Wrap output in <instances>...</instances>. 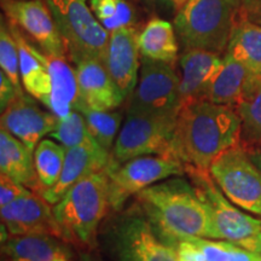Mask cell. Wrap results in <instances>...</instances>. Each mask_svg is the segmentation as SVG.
Listing matches in <instances>:
<instances>
[{
	"label": "cell",
	"mask_w": 261,
	"mask_h": 261,
	"mask_svg": "<svg viewBox=\"0 0 261 261\" xmlns=\"http://www.w3.org/2000/svg\"><path fill=\"white\" fill-rule=\"evenodd\" d=\"M241 0H188L179 9L174 28L185 51L198 48L223 54L240 22Z\"/></svg>",
	"instance_id": "cell-4"
},
{
	"label": "cell",
	"mask_w": 261,
	"mask_h": 261,
	"mask_svg": "<svg viewBox=\"0 0 261 261\" xmlns=\"http://www.w3.org/2000/svg\"><path fill=\"white\" fill-rule=\"evenodd\" d=\"M140 74L127 114L177 119L180 110L179 74L174 65L142 57Z\"/></svg>",
	"instance_id": "cell-7"
},
{
	"label": "cell",
	"mask_w": 261,
	"mask_h": 261,
	"mask_svg": "<svg viewBox=\"0 0 261 261\" xmlns=\"http://www.w3.org/2000/svg\"><path fill=\"white\" fill-rule=\"evenodd\" d=\"M188 0H173V3H174V5H175V8H177L178 10L181 8L182 5L185 4V3H187Z\"/></svg>",
	"instance_id": "cell-39"
},
{
	"label": "cell",
	"mask_w": 261,
	"mask_h": 261,
	"mask_svg": "<svg viewBox=\"0 0 261 261\" xmlns=\"http://www.w3.org/2000/svg\"><path fill=\"white\" fill-rule=\"evenodd\" d=\"M52 208L65 242L93 249L98 226L110 208L107 168L76 182Z\"/></svg>",
	"instance_id": "cell-3"
},
{
	"label": "cell",
	"mask_w": 261,
	"mask_h": 261,
	"mask_svg": "<svg viewBox=\"0 0 261 261\" xmlns=\"http://www.w3.org/2000/svg\"><path fill=\"white\" fill-rule=\"evenodd\" d=\"M198 195L210 208L215 240H224L261 255V220L244 213L218 189L210 171L185 167Z\"/></svg>",
	"instance_id": "cell-5"
},
{
	"label": "cell",
	"mask_w": 261,
	"mask_h": 261,
	"mask_svg": "<svg viewBox=\"0 0 261 261\" xmlns=\"http://www.w3.org/2000/svg\"><path fill=\"white\" fill-rule=\"evenodd\" d=\"M50 138L56 140L65 149L74 146L102 148L90 133L84 115L77 110H73L63 119H58L56 128L50 135Z\"/></svg>",
	"instance_id": "cell-28"
},
{
	"label": "cell",
	"mask_w": 261,
	"mask_h": 261,
	"mask_svg": "<svg viewBox=\"0 0 261 261\" xmlns=\"http://www.w3.org/2000/svg\"><path fill=\"white\" fill-rule=\"evenodd\" d=\"M224 57L215 52L192 48L179 58L180 108L185 104L205 100L214 77L223 65Z\"/></svg>",
	"instance_id": "cell-16"
},
{
	"label": "cell",
	"mask_w": 261,
	"mask_h": 261,
	"mask_svg": "<svg viewBox=\"0 0 261 261\" xmlns=\"http://www.w3.org/2000/svg\"><path fill=\"white\" fill-rule=\"evenodd\" d=\"M81 107L110 112L120 107L125 97L114 83L102 61L86 60L75 64Z\"/></svg>",
	"instance_id": "cell-17"
},
{
	"label": "cell",
	"mask_w": 261,
	"mask_h": 261,
	"mask_svg": "<svg viewBox=\"0 0 261 261\" xmlns=\"http://www.w3.org/2000/svg\"><path fill=\"white\" fill-rule=\"evenodd\" d=\"M234 109L242 122L240 145L244 150L261 146V76L254 75Z\"/></svg>",
	"instance_id": "cell-26"
},
{
	"label": "cell",
	"mask_w": 261,
	"mask_h": 261,
	"mask_svg": "<svg viewBox=\"0 0 261 261\" xmlns=\"http://www.w3.org/2000/svg\"><path fill=\"white\" fill-rule=\"evenodd\" d=\"M177 261H205V257L196 243L195 237H189L179 241L174 248Z\"/></svg>",
	"instance_id": "cell-34"
},
{
	"label": "cell",
	"mask_w": 261,
	"mask_h": 261,
	"mask_svg": "<svg viewBox=\"0 0 261 261\" xmlns=\"http://www.w3.org/2000/svg\"><path fill=\"white\" fill-rule=\"evenodd\" d=\"M0 65H2V70L15 85L16 90L19 93H23L21 86L17 42L10 28L5 27L4 22H2V31H0Z\"/></svg>",
	"instance_id": "cell-32"
},
{
	"label": "cell",
	"mask_w": 261,
	"mask_h": 261,
	"mask_svg": "<svg viewBox=\"0 0 261 261\" xmlns=\"http://www.w3.org/2000/svg\"><path fill=\"white\" fill-rule=\"evenodd\" d=\"M2 9L10 22L27 33L42 52L67 57L63 38L45 0H2Z\"/></svg>",
	"instance_id": "cell-12"
},
{
	"label": "cell",
	"mask_w": 261,
	"mask_h": 261,
	"mask_svg": "<svg viewBox=\"0 0 261 261\" xmlns=\"http://www.w3.org/2000/svg\"><path fill=\"white\" fill-rule=\"evenodd\" d=\"M247 154L249 155L250 160H252L254 165L256 166L257 169L261 172V146H256V148H252L249 150H246Z\"/></svg>",
	"instance_id": "cell-37"
},
{
	"label": "cell",
	"mask_w": 261,
	"mask_h": 261,
	"mask_svg": "<svg viewBox=\"0 0 261 261\" xmlns=\"http://www.w3.org/2000/svg\"><path fill=\"white\" fill-rule=\"evenodd\" d=\"M177 119L128 115L117 135L110 162L120 165L146 155L175 158L174 129Z\"/></svg>",
	"instance_id": "cell-10"
},
{
	"label": "cell",
	"mask_w": 261,
	"mask_h": 261,
	"mask_svg": "<svg viewBox=\"0 0 261 261\" xmlns=\"http://www.w3.org/2000/svg\"><path fill=\"white\" fill-rule=\"evenodd\" d=\"M225 54L261 76V25L249 21L238 22Z\"/></svg>",
	"instance_id": "cell-25"
},
{
	"label": "cell",
	"mask_w": 261,
	"mask_h": 261,
	"mask_svg": "<svg viewBox=\"0 0 261 261\" xmlns=\"http://www.w3.org/2000/svg\"><path fill=\"white\" fill-rule=\"evenodd\" d=\"M210 173L226 197L242 210L261 215V172L240 144L212 162Z\"/></svg>",
	"instance_id": "cell-11"
},
{
	"label": "cell",
	"mask_w": 261,
	"mask_h": 261,
	"mask_svg": "<svg viewBox=\"0 0 261 261\" xmlns=\"http://www.w3.org/2000/svg\"><path fill=\"white\" fill-rule=\"evenodd\" d=\"M138 34L135 27H125L110 32L103 58V64L108 73L125 99L132 94L138 83L140 68Z\"/></svg>",
	"instance_id": "cell-15"
},
{
	"label": "cell",
	"mask_w": 261,
	"mask_h": 261,
	"mask_svg": "<svg viewBox=\"0 0 261 261\" xmlns=\"http://www.w3.org/2000/svg\"><path fill=\"white\" fill-rule=\"evenodd\" d=\"M33 98L24 92L17 94L2 113L0 125L34 151L39 142L56 128L58 117L42 110Z\"/></svg>",
	"instance_id": "cell-14"
},
{
	"label": "cell",
	"mask_w": 261,
	"mask_h": 261,
	"mask_svg": "<svg viewBox=\"0 0 261 261\" xmlns=\"http://www.w3.org/2000/svg\"><path fill=\"white\" fill-rule=\"evenodd\" d=\"M110 162V154L103 148L74 146L67 149V156L61 177L54 187L42 189L40 195L52 205L63 197L65 192L76 182L93 173L104 171Z\"/></svg>",
	"instance_id": "cell-18"
},
{
	"label": "cell",
	"mask_w": 261,
	"mask_h": 261,
	"mask_svg": "<svg viewBox=\"0 0 261 261\" xmlns=\"http://www.w3.org/2000/svg\"><path fill=\"white\" fill-rule=\"evenodd\" d=\"M64 41L65 56L71 63L102 61L110 32L100 24L86 0H45Z\"/></svg>",
	"instance_id": "cell-6"
},
{
	"label": "cell",
	"mask_w": 261,
	"mask_h": 261,
	"mask_svg": "<svg viewBox=\"0 0 261 261\" xmlns=\"http://www.w3.org/2000/svg\"><path fill=\"white\" fill-rule=\"evenodd\" d=\"M63 241L51 234H15L3 242V253L10 261H61L70 259Z\"/></svg>",
	"instance_id": "cell-22"
},
{
	"label": "cell",
	"mask_w": 261,
	"mask_h": 261,
	"mask_svg": "<svg viewBox=\"0 0 261 261\" xmlns=\"http://www.w3.org/2000/svg\"><path fill=\"white\" fill-rule=\"evenodd\" d=\"M77 112L84 115L85 121L94 140L109 154H112L120 123L122 121L121 113L114 112V110L102 112V110H93L86 107H81L80 109H77Z\"/></svg>",
	"instance_id": "cell-29"
},
{
	"label": "cell",
	"mask_w": 261,
	"mask_h": 261,
	"mask_svg": "<svg viewBox=\"0 0 261 261\" xmlns=\"http://www.w3.org/2000/svg\"><path fill=\"white\" fill-rule=\"evenodd\" d=\"M254 75L243 64L225 54L223 65L208 90L205 100L236 108Z\"/></svg>",
	"instance_id": "cell-23"
},
{
	"label": "cell",
	"mask_w": 261,
	"mask_h": 261,
	"mask_svg": "<svg viewBox=\"0 0 261 261\" xmlns=\"http://www.w3.org/2000/svg\"><path fill=\"white\" fill-rule=\"evenodd\" d=\"M196 243L203 253L205 261H261L255 254L224 240L195 237Z\"/></svg>",
	"instance_id": "cell-31"
},
{
	"label": "cell",
	"mask_w": 261,
	"mask_h": 261,
	"mask_svg": "<svg viewBox=\"0 0 261 261\" xmlns=\"http://www.w3.org/2000/svg\"><path fill=\"white\" fill-rule=\"evenodd\" d=\"M136 200L156 234L169 247L189 237L215 240L210 208L194 184L181 175L144 189Z\"/></svg>",
	"instance_id": "cell-1"
},
{
	"label": "cell",
	"mask_w": 261,
	"mask_h": 261,
	"mask_svg": "<svg viewBox=\"0 0 261 261\" xmlns=\"http://www.w3.org/2000/svg\"><path fill=\"white\" fill-rule=\"evenodd\" d=\"M28 191V188L16 181L6 174H0V208L5 207L21 197Z\"/></svg>",
	"instance_id": "cell-33"
},
{
	"label": "cell",
	"mask_w": 261,
	"mask_h": 261,
	"mask_svg": "<svg viewBox=\"0 0 261 261\" xmlns=\"http://www.w3.org/2000/svg\"><path fill=\"white\" fill-rule=\"evenodd\" d=\"M241 122L234 108L197 100L179 110L174 151L184 167L210 171L212 162L241 142Z\"/></svg>",
	"instance_id": "cell-2"
},
{
	"label": "cell",
	"mask_w": 261,
	"mask_h": 261,
	"mask_svg": "<svg viewBox=\"0 0 261 261\" xmlns=\"http://www.w3.org/2000/svg\"><path fill=\"white\" fill-rule=\"evenodd\" d=\"M91 9L108 32L135 25V12L126 0H91Z\"/></svg>",
	"instance_id": "cell-30"
},
{
	"label": "cell",
	"mask_w": 261,
	"mask_h": 261,
	"mask_svg": "<svg viewBox=\"0 0 261 261\" xmlns=\"http://www.w3.org/2000/svg\"><path fill=\"white\" fill-rule=\"evenodd\" d=\"M107 244L114 261H177L174 249L156 234L138 205L116 219Z\"/></svg>",
	"instance_id": "cell-8"
},
{
	"label": "cell",
	"mask_w": 261,
	"mask_h": 261,
	"mask_svg": "<svg viewBox=\"0 0 261 261\" xmlns=\"http://www.w3.org/2000/svg\"><path fill=\"white\" fill-rule=\"evenodd\" d=\"M142 57L174 65L178 60V41L175 28L165 19L154 18L138 34Z\"/></svg>",
	"instance_id": "cell-24"
},
{
	"label": "cell",
	"mask_w": 261,
	"mask_h": 261,
	"mask_svg": "<svg viewBox=\"0 0 261 261\" xmlns=\"http://www.w3.org/2000/svg\"><path fill=\"white\" fill-rule=\"evenodd\" d=\"M61 261H70L69 259H64V260H61Z\"/></svg>",
	"instance_id": "cell-40"
},
{
	"label": "cell",
	"mask_w": 261,
	"mask_h": 261,
	"mask_svg": "<svg viewBox=\"0 0 261 261\" xmlns=\"http://www.w3.org/2000/svg\"><path fill=\"white\" fill-rule=\"evenodd\" d=\"M46 56V63L51 76V94L45 107L58 119H63L81 106L76 70L67 57Z\"/></svg>",
	"instance_id": "cell-20"
},
{
	"label": "cell",
	"mask_w": 261,
	"mask_h": 261,
	"mask_svg": "<svg viewBox=\"0 0 261 261\" xmlns=\"http://www.w3.org/2000/svg\"><path fill=\"white\" fill-rule=\"evenodd\" d=\"M79 261H102V260H100L97 255H93L92 253L85 252L80 254Z\"/></svg>",
	"instance_id": "cell-38"
},
{
	"label": "cell",
	"mask_w": 261,
	"mask_h": 261,
	"mask_svg": "<svg viewBox=\"0 0 261 261\" xmlns=\"http://www.w3.org/2000/svg\"><path fill=\"white\" fill-rule=\"evenodd\" d=\"M109 177V204L119 212L132 196L156 182L175 175H184L185 167L180 160L163 155H146L130 159L107 167Z\"/></svg>",
	"instance_id": "cell-9"
},
{
	"label": "cell",
	"mask_w": 261,
	"mask_h": 261,
	"mask_svg": "<svg viewBox=\"0 0 261 261\" xmlns=\"http://www.w3.org/2000/svg\"><path fill=\"white\" fill-rule=\"evenodd\" d=\"M0 172L40 194L42 187L35 172L34 151L5 128L0 129Z\"/></svg>",
	"instance_id": "cell-21"
},
{
	"label": "cell",
	"mask_w": 261,
	"mask_h": 261,
	"mask_svg": "<svg viewBox=\"0 0 261 261\" xmlns=\"http://www.w3.org/2000/svg\"><path fill=\"white\" fill-rule=\"evenodd\" d=\"M67 149L55 139H41L34 150L35 172L42 189L54 187L61 177Z\"/></svg>",
	"instance_id": "cell-27"
},
{
	"label": "cell",
	"mask_w": 261,
	"mask_h": 261,
	"mask_svg": "<svg viewBox=\"0 0 261 261\" xmlns=\"http://www.w3.org/2000/svg\"><path fill=\"white\" fill-rule=\"evenodd\" d=\"M238 19L261 25V0H241Z\"/></svg>",
	"instance_id": "cell-35"
},
{
	"label": "cell",
	"mask_w": 261,
	"mask_h": 261,
	"mask_svg": "<svg viewBox=\"0 0 261 261\" xmlns=\"http://www.w3.org/2000/svg\"><path fill=\"white\" fill-rule=\"evenodd\" d=\"M17 94L21 93L16 90L15 85L9 79L8 75L3 70L0 71V109H2V113L15 99Z\"/></svg>",
	"instance_id": "cell-36"
},
{
	"label": "cell",
	"mask_w": 261,
	"mask_h": 261,
	"mask_svg": "<svg viewBox=\"0 0 261 261\" xmlns=\"http://www.w3.org/2000/svg\"><path fill=\"white\" fill-rule=\"evenodd\" d=\"M9 28L18 46L22 85L28 94L40 100L45 106L51 94V76L45 52L32 45L18 31L17 25L10 22Z\"/></svg>",
	"instance_id": "cell-19"
},
{
	"label": "cell",
	"mask_w": 261,
	"mask_h": 261,
	"mask_svg": "<svg viewBox=\"0 0 261 261\" xmlns=\"http://www.w3.org/2000/svg\"><path fill=\"white\" fill-rule=\"evenodd\" d=\"M51 205L44 196L28 189V191L17 200L0 208L3 226H5L11 236L32 233L51 234L65 242Z\"/></svg>",
	"instance_id": "cell-13"
}]
</instances>
